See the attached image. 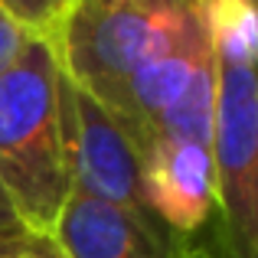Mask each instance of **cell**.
<instances>
[{
  "mask_svg": "<svg viewBox=\"0 0 258 258\" xmlns=\"http://www.w3.org/2000/svg\"><path fill=\"white\" fill-rule=\"evenodd\" d=\"M213 39V232L226 258H258V10L252 0H206Z\"/></svg>",
  "mask_w": 258,
  "mask_h": 258,
  "instance_id": "cell-1",
  "label": "cell"
},
{
  "mask_svg": "<svg viewBox=\"0 0 258 258\" xmlns=\"http://www.w3.org/2000/svg\"><path fill=\"white\" fill-rule=\"evenodd\" d=\"M59 82L62 69L49 39H33L0 72V186L23 229L43 239L72 193Z\"/></svg>",
  "mask_w": 258,
  "mask_h": 258,
  "instance_id": "cell-2",
  "label": "cell"
},
{
  "mask_svg": "<svg viewBox=\"0 0 258 258\" xmlns=\"http://www.w3.org/2000/svg\"><path fill=\"white\" fill-rule=\"evenodd\" d=\"M193 0H69L49 36L59 69L101 108L186 23Z\"/></svg>",
  "mask_w": 258,
  "mask_h": 258,
  "instance_id": "cell-3",
  "label": "cell"
},
{
  "mask_svg": "<svg viewBox=\"0 0 258 258\" xmlns=\"http://www.w3.org/2000/svg\"><path fill=\"white\" fill-rule=\"evenodd\" d=\"M59 98H62V134L72 193L121 209H144L138 154L118 131V124L92 95L72 85L66 76L59 82Z\"/></svg>",
  "mask_w": 258,
  "mask_h": 258,
  "instance_id": "cell-4",
  "label": "cell"
},
{
  "mask_svg": "<svg viewBox=\"0 0 258 258\" xmlns=\"http://www.w3.org/2000/svg\"><path fill=\"white\" fill-rule=\"evenodd\" d=\"M209 56H213V39H209L206 0H193L186 23L127 76L114 101L105 108L124 141L134 147V154L141 151L151 124L186 92L196 69Z\"/></svg>",
  "mask_w": 258,
  "mask_h": 258,
  "instance_id": "cell-5",
  "label": "cell"
},
{
  "mask_svg": "<svg viewBox=\"0 0 258 258\" xmlns=\"http://www.w3.org/2000/svg\"><path fill=\"white\" fill-rule=\"evenodd\" d=\"M49 239L62 258H183L193 235L170 232L144 209L69 193Z\"/></svg>",
  "mask_w": 258,
  "mask_h": 258,
  "instance_id": "cell-6",
  "label": "cell"
},
{
  "mask_svg": "<svg viewBox=\"0 0 258 258\" xmlns=\"http://www.w3.org/2000/svg\"><path fill=\"white\" fill-rule=\"evenodd\" d=\"M138 164L141 200L160 226L189 239L216 219V170L209 147L157 141Z\"/></svg>",
  "mask_w": 258,
  "mask_h": 258,
  "instance_id": "cell-7",
  "label": "cell"
},
{
  "mask_svg": "<svg viewBox=\"0 0 258 258\" xmlns=\"http://www.w3.org/2000/svg\"><path fill=\"white\" fill-rule=\"evenodd\" d=\"M213 98H216V69H213V56H209L196 69L186 92L151 124L138 157L157 141H183V144L209 147V141H213Z\"/></svg>",
  "mask_w": 258,
  "mask_h": 258,
  "instance_id": "cell-8",
  "label": "cell"
},
{
  "mask_svg": "<svg viewBox=\"0 0 258 258\" xmlns=\"http://www.w3.org/2000/svg\"><path fill=\"white\" fill-rule=\"evenodd\" d=\"M30 43H33V36L20 23H13L10 13H7L4 4H0V72L10 69V66L23 56V49Z\"/></svg>",
  "mask_w": 258,
  "mask_h": 258,
  "instance_id": "cell-9",
  "label": "cell"
},
{
  "mask_svg": "<svg viewBox=\"0 0 258 258\" xmlns=\"http://www.w3.org/2000/svg\"><path fill=\"white\" fill-rule=\"evenodd\" d=\"M0 258H62V252L56 248L52 239H43V235H26L17 245L0 248Z\"/></svg>",
  "mask_w": 258,
  "mask_h": 258,
  "instance_id": "cell-10",
  "label": "cell"
},
{
  "mask_svg": "<svg viewBox=\"0 0 258 258\" xmlns=\"http://www.w3.org/2000/svg\"><path fill=\"white\" fill-rule=\"evenodd\" d=\"M26 235H33V232H26V229H23V222L17 219V213H13V206H10V200H7L4 186H0V248L17 245V242H23Z\"/></svg>",
  "mask_w": 258,
  "mask_h": 258,
  "instance_id": "cell-11",
  "label": "cell"
},
{
  "mask_svg": "<svg viewBox=\"0 0 258 258\" xmlns=\"http://www.w3.org/2000/svg\"><path fill=\"white\" fill-rule=\"evenodd\" d=\"M209 226H213V222H209ZM183 258H226V252H222L219 239H216V232H213V239H200V235H193Z\"/></svg>",
  "mask_w": 258,
  "mask_h": 258,
  "instance_id": "cell-12",
  "label": "cell"
}]
</instances>
